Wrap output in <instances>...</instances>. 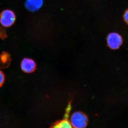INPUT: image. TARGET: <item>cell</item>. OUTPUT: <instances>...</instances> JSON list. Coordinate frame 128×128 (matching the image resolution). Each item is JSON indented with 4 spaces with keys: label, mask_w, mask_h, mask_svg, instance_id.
I'll list each match as a JSON object with an SVG mask.
<instances>
[{
    "label": "cell",
    "mask_w": 128,
    "mask_h": 128,
    "mask_svg": "<svg viewBox=\"0 0 128 128\" xmlns=\"http://www.w3.org/2000/svg\"><path fill=\"white\" fill-rule=\"evenodd\" d=\"M124 19L128 25V9L126 10L124 14Z\"/></svg>",
    "instance_id": "9"
},
{
    "label": "cell",
    "mask_w": 128,
    "mask_h": 128,
    "mask_svg": "<svg viewBox=\"0 0 128 128\" xmlns=\"http://www.w3.org/2000/svg\"><path fill=\"white\" fill-rule=\"evenodd\" d=\"M67 109L66 110V117L64 120L60 121H57L56 122L54 123L52 126V128H72L71 124L70 123V121L68 120V117L69 114V112H70L71 108L70 105L69 104Z\"/></svg>",
    "instance_id": "5"
},
{
    "label": "cell",
    "mask_w": 128,
    "mask_h": 128,
    "mask_svg": "<svg viewBox=\"0 0 128 128\" xmlns=\"http://www.w3.org/2000/svg\"><path fill=\"white\" fill-rule=\"evenodd\" d=\"M16 16L12 11L6 10L0 14V23L5 27H9L14 24Z\"/></svg>",
    "instance_id": "2"
},
{
    "label": "cell",
    "mask_w": 128,
    "mask_h": 128,
    "mask_svg": "<svg viewBox=\"0 0 128 128\" xmlns=\"http://www.w3.org/2000/svg\"><path fill=\"white\" fill-rule=\"evenodd\" d=\"M43 4V0H27L25 6L30 12H36L41 8Z\"/></svg>",
    "instance_id": "6"
},
{
    "label": "cell",
    "mask_w": 128,
    "mask_h": 128,
    "mask_svg": "<svg viewBox=\"0 0 128 128\" xmlns=\"http://www.w3.org/2000/svg\"><path fill=\"white\" fill-rule=\"evenodd\" d=\"M108 45L113 50H116L120 48L123 42L122 37L118 34L112 32L108 34L107 38Z\"/></svg>",
    "instance_id": "3"
},
{
    "label": "cell",
    "mask_w": 128,
    "mask_h": 128,
    "mask_svg": "<svg viewBox=\"0 0 128 128\" xmlns=\"http://www.w3.org/2000/svg\"><path fill=\"white\" fill-rule=\"evenodd\" d=\"M10 61L9 54L5 52L2 53L0 55V68H7L10 65Z\"/></svg>",
    "instance_id": "7"
},
{
    "label": "cell",
    "mask_w": 128,
    "mask_h": 128,
    "mask_svg": "<svg viewBox=\"0 0 128 128\" xmlns=\"http://www.w3.org/2000/svg\"><path fill=\"white\" fill-rule=\"evenodd\" d=\"M5 81V75L1 70H0V87L4 84Z\"/></svg>",
    "instance_id": "8"
},
{
    "label": "cell",
    "mask_w": 128,
    "mask_h": 128,
    "mask_svg": "<svg viewBox=\"0 0 128 128\" xmlns=\"http://www.w3.org/2000/svg\"><path fill=\"white\" fill-rule=\"evenodd\" d=\"M88 121V118L85 114L76 112L72 115L70 124L74 128H85L87 126Z\"/></svg>",
    "instance_id": "1"
},
{
    "label": "cell",
    "mask_w": 128,
    "mask_h": 128,
    "mask_svg": "<svg viewBox=\"0 0 128 128\" xmlns=\"http://www.w3.org/2000/svg\"><path fill=\"white\" fill-rule=\"evenodd\" d=\"M36 63L34 60L29 58H24L21 62V68L25 73L34 72L36 70Z\"/></svg>",
    "instance_id": "4"
}]
</instances>
